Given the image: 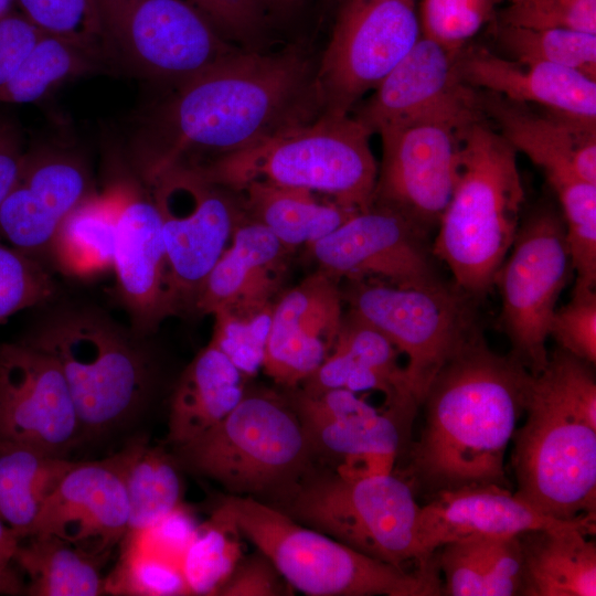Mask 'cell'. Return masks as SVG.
<instances>
[{
    "mask_svg": "<svg viewBox=\"0 0 596 596\" xmlns=\"http://www.w3.org/2000/svg\"><path fill=\"white\" fill-rule=\"evenodd\" d=\"M317 63L298 47L241 50L175 87L139 137L146 179L190 155L214 159L319 117Z\"/></svg>",
    "mask_w": 596,
    "mask_h": 596,
    "instance_id": "obj_1",
    "label": "cell"
},
{
    "mask_svg": "<svg viewBox=\"0 0 596 596\" xmlns=\"http://www.w3.org/2000/svg\"><path fill=\"white\" fill-rule=\"evenodd\" d=\"M533 380L511 353L494 352L477 324L422 401L424 424L409 453L412 482L430 496L462 487H507L505 453Z\"/></svg>",
    "mask_w": 596,
    "mask_h": 596,
    "instance_id": "obj_2",
    "label": "cell"
},
{
    "mask_svg": "<svg viewBox=\"0 0 596 596\" xmlns=\"http://www.w3.org/2000/svg\"><path fill=\"white\" fill-rule=\"evenodd\" d=\"M517 155L485 117L467 127L458 178L432 252L469 297L492 288L520 226L524 189Z\"/></svg>",
    "mask_w": 596,
    "mask_h": 596,
    "instance_id": "obj_3",
    "label": "cell"
},
{
    "mask_svg": "<svg viewBox=\"0 0 596 596\" xmlns=\"http://www.w3.org/2000/svg\"><path fill=\"white\" fill-rule=\"evenodd\" d=\"M370 136L350 115H320L240 151L185 167L235 192L266 182L309 190L361 211L372 204L379 170Z\"/></svg>",
    "mask_w": 596,
    "mask_h": 596,
    "instance_id": "obj_4",
    "label": "cell"
},
{
    "mask_svg": "<svg viewBox=\"0 0 596 596\" xmlns=\"http://www.w3.org/2000/svg\"><path fill=\"white\" fill-rule=\"evenodd\" d=\"M225 500L243 536L270 560L289 586L306 595H441L438 567H396L304 525L256 498L228 496Z\"/></svg>",
    "mask_w": 596,
    "mask_h": 596,
    "instance_id": "obj_5",
    "label": "cell"
},
{
    "mask_svg": "<svg viewBox=\"0 0 596 596\" xmlns=\"http://www.w3.org/2000/svg\"><path fill=\"white\" fill-rule=\"evenodd\" d=\"M280 497L277 509L366 556L401 568L437 566L418 542L413 489L393 472L348 477L309 469Z\"/></svg>",
    "mask_w": 596,
    "mask_h": 596,
    "instance_id": "obj_6",
    "label": "cell"
},
{
    "mask_svg": "<svg viewBox=\"0 0 596 596\" xmlns=\"http://www.w3.org/2000/svg\"><path fill=\"white\" fill-rule=\"evenodd\" d=\"M23 343L57 363L83 433L117 428L143 406L151 385L147 354L106 317L65 310L38 326Z\"/></svg>",
    "mask_w": 596,
    "mask_h": 596,
    "instance_id": "obj_7",
    "label": "cell"
},
{
    "mask_svg": "<svg viewBox=\"0 0 596 596\" xmlns=\"http://www.w3.org/2000/svg\"><path fill=\"white\" fill-rule=\"evenodd\" d=\"M177 449L191 471L253 498L281 496L313 457L290 401L274 392L245 393L222 421Z\"/></svg>",
    "mask_w": 596,
    "mask_h": 596,
    "instance_id": "obj_8",
    "label": "cell"
},
{
    "mask_svg": "<svg viewBox=\"0 0 596 596\" xmlns=\"http://www.w3.org/2000/svg\"><path fill=\"white\" fill-rule=\"evenodd\" d=\"M524 415L512 437L514 494L554 519L596 518V428L545 370L534 375Z\"/></svg>",
    "mask_w": 596,
    "mask_h": 596,
    "instance_id": "obj_9",
    "label": "cell"
},
{
    "mask_svg": "<svg viewBox=\"0 0 596 596\" xmlns=\"http://www.w3.org/2000/svg\"><path fill=\"white\" fill-rule=\"evenodd\" d=\"M483 117L465 85L436 106L382 129L372 203L398 212L428 234L453 194L467 127Z\"/></svg>",
    "mask_w": 596,
    "mask_h": 596,
    "instance_id": "obj_10",
    "label": "cell"
},
{
    "mask_svg": "<svg viewBox=\"0 0 596 596\" xmlns=\"http://www.w3.org/2000/svg\"><path fill=\"white\" fill-rule=\"evenodd\" d=\"M341 290L349 309L406 358L405 374L418 406L439 369L478 324L469 296L443 280L416 287L347 280Z\"/></svg>",
    "mask_w": 596,
    "mask_h": 596,
    "instance_id": "obj_11",
    "label": "cell"
},
{
    "mask_svg": "<svg viewBox=\"0 0 596 596\" xmlns=\"http://www.w3.org/2000/svg\"><path fill=\"white\" fill-rule=\"evenodd\" d=\"M570 267L563 217L543 206L520 223L496 275L493 286L501 299L498 326L510 342V353L533 375L549 362L550 323Z\"/></svg>",
    "mask_w": 596,
    "mask_h": 596,
    "instance_id": "obj_12",
    "label": "cell"
},
{
    "mask_svg": "<svg viewBox=\"0 0 596 596\" xmlns=\"http://www.w3.org/2000/svg\"><path fill=\"white\" fill-rule=\"evenodd\" d=\"M113 49L140 74L175 87L243 50L187 0H98Z\"/></svg>",
    "mask_w": 596,
    "mask_h": 596,
    "instance_id": "obj_13",
    "label": "cell"
},
{
    "mask_svg": "<svg viewBox=\"0 0 596 596\" xmlns=\"http://www.w3.org/2000/svg\"><path fill=\"white\" fill-rule=\"evenodd\" d=\"M414 0H349L317 63L321 115H350L418 40Z\"/></svg>",
    "mask_w": 596,
    "mask_h": 596,
    "instance_id": "obj_14",
    "label": "cell"
},
{
    "mask_svg": "<svg viewBox=\"0 0 596 596\" xmlns=\"http://www.w3.org/2000/svg\"><path fill=\"white\" fill-rule=\"evenodd\" d=\"M158 207L177 311L193 307L245 212L236 192L185 166L148 181Z\"/></svg>",
    "mask_w": 596,
    "mask_h": 596,
    "instance_id": "obj_15",
    "label": "cell"
},
{
    "mask_svg": "<svg viewBox=\"0 0 596 596\" xmlns=\"http://www.w3.org/2000/svg\"><path fill=\"white\" fill-rule=\"evenodd\" d=\"M426 237L398 212L372 203L307 248L318 269L338 280L416 287L441 280Z\"/></svg>",
    "mask_w": 596,
    "mask_h": 596,
    "instance_id": "obj_16",
    "label": "cell"
},
{
    "mask_svg": "<svg viewBox=\"0 0 596 596\" xmlns=\"http://www.w3.org/2000/svg\"><path fill=\"white\" fill-rule=\"evenodd\" d=\"M83 434L57 363L25 344L0 345V441L64 457Z\"/></svg>",
    "mask_w": 596,
    "mask_h": 596,
    "instance_id": "obj_17",
    "label": "cell"
},
{
    "mask_svg": "<svg viewBox=\"0 0 596 596\" xmlns=\"http://www.w3.org/2000/svg\"><path fill=\"white\" fill-rule=\"evenodd\" d=\"M290 403L304 427L312 456L334 461L342 476L393 472L409 424L395 412H380L347 389L318 394L295 391Z\"/></svg>",
    "mask_w": 596,
    "mask_h": 596,
    "instance_id": "obj_18",
    "label": "cell"
},
{
    "mask_svg": "<svg viewBox=\"0 0 596 596\" xmlns=\"http://www.w3.org/2000/svg\"><path fill=\"white\" fill-rule=\"evenodd\" d=\"M128 530L121 453L75 462L42 505L28 538L54 535L99 557Z\"/></svg>",
    "mask_w": 596,
    "mask_h": 596,
    "instance_id": "obj_19",
    "label": "cell"
},
{
    "mask_svg": "<svg viewBox=\"0 0 596 596\" xmlns=\"http://www.w3.org/2000/svg\"><path fill=\"white\" fill-rule=\"evenodd\" d=\"M339 281L318 269L277 297L262 364L275 383L297 387L332 351L344 315Z\"/></svg>",
    "mask_w": 596,
    "mask_h": 596,
    "instance_id": "obj_20",
    "label": "cell"
},
{
    "mask_svg": "<svg viewBox=\"0 0 596 596\" xmlns=\"http://www.w3.org/2000/svg\"><path fill=\"white\" fill-rule=\"evenodd\" d=\"M113 269L137 333L178 313L158 207L151 195L120 182Z\"/></svg>",
    "mask_w": 596,
    "mask_h": 596,
    "instance_id": "obj_21",
    "label": "cell"
},
{
    "mask_svg": "<svg viewBox=\"0 0 596 596\" xmlns=\"http://www.w3.org/2000/svg\"><path fill=\"white\" fill-rule=\"evenodd\" d=\"M88 177L74 157L23 155L19 179L0 204V234L35 259L47 251L61 223L87 195Z\"/></svg>",
    "mask_w": 596,
    "mask_h": 596,
    "instance_id": "obj_22",
    "label": "cell"
},
{
    "mask_svg": "<svg viewBox=\"0 0 596 596\" xmlns=\"http://www.w3.org/2000/svg\"><path fill=\"white\" fill-rule=\"evenodd\" d=\"M477 91L483 117L514 148L540 167L550 185L578 179L596 184V123L536 111L493 93Z\"/></svg>",
    "mask_w": 596,
    "mask_h": 596,
    "instance_id": "obj_23",
    "label": "cell"
},
{
    "mask_svg": "<svg viewBox=\"0 0 596 596\" xmlns=\"http://www.w3.org/2000/svg\"><path fill=\"white\" fill-rule=\"evenodd\" d=\"M596 518H551L507 487L497 485L440 490L421 505L417 536L424 555L433 558L445 543L483 535H518L524 532L596 523Z\"/></svg>",
    "mask_w": 596,
    "mask_h": 596,
    "instance_id": "obj_24",
    "label": "cell"
},
{
    "mask_svg": "<svg viewBox=\"0 0 596 596\" xmlns=\"http://www.w3.org/2000/svg\"><path fill=\"white\" fill-rule=\"evenodd\" d=\"M456 71L473 89L596 123V79L578 71L503 57L468 44L456 55Z\"/></svg>",
    "mask_w": 596,
    "mask_h": 596,
    "instance_id": "obj_25",
    "label": "cell"
},
{
    "mask_svg": "<svg viewBox=\"0 0 596 596\" xmlns=\"http://www.w3.org/2000/svg\"><path fill=\"white\" fill-rule=\"evenodd\" d=\"M289 252L268 228L244 214L205 278L193 308L213 315L255 311L275 304Z\"/></svg>",
    "mask_w": 596,
    "mask_h": 596,
    "instance_id": "obj_26",
    "label": "cell"
},
{
    "mask_svg": "<svg viewBox=\"0 0 596 596\" xmlns=\"http://www.w3.org/2000/svg\"><path fill=\"white\" fill-rule=\"evenodd\" d=\"M457 53L419 36L359 107L354 118L371 135L379 134L441 103L465 86L456 71Z\"/></svg>",
    "mask_w": 596,
    "mask_h": 596,
    "instance_id": "obj_27",
    "label": "cell"
},
{
    "mask_svg": "<svg viewBox=\"0 0 596 596\" xmlns=\"http://www.w3.org/2000/svg\"><path fill=\"white\" fill-rule=\"evenodd\" d=\"M596 523L519 534L520 596H595Z\"/></svg>",
    "mask_w": 596,
    "mask_h": 596,
    "instance_id": "obj_28",
    "label": "cell"
},
{
    "mask_svg": "<svg viewBox=\"0 0 596 596\" xmlns=\"http://www.w3.org/2000/svg\"><path fill=\"white\" fill-rule=\"evenodd\" d=\"M245 376L214 344L182 372L170 402L168 443L182 446L222 421L245 394Z\"/></svg>",
    "mask_w": 596,
    "mask_h": 596,
    "instance_id": "obj_29",
    "label": "cell"
},
{
    "mask_svg": "<svg viewBox=\"0 0 596 596\" xmlns=\"http://www.w3.org/2000/svg\"><path fill=\"white\" fill-rule=\"evenodd\" d=\"M237 193L245 214L289 251L319 241L360 211L309 190L266 182H251Z\"/></svg>",
    "mask_w": 596,
    "mask_h": 596,
    "instance_id": "obj_30",
    "label": "cell"
},
{
    "mask_svg": "<svg viewBox=\"0 0 596 596\" xmlns=\"http://www.w3.org/2000/svg\"><path fill=\"white\" fill-rule=\"evenodd\" d=\"M120 182L87 195L61 223L50 249L67 275L91 277L113 268Z\"/></svg>",
    "mask_w": 596,
    "mask_h": 596,
    "instance_id": "obj_31",
    "label": "cell"
},
{
    "mask_svg": "<svg viewBox=\"0 0 596 596\" xmlns=\"http://www.w3.org/2000/svg\"><path fill=\"white\" fill-rule=\"evenodd\" d=\"M75 465L31 446L0 441V520L26 539L49 494Z\"/></svg>",
    "mask_w": 596,
    "mask_h": 596,
    "instance_id": "obj_32",
    "label": "cell"
},
{
    "mask_svg": "<svg viewBox=\"0 0 596 596\" xmlns=\"http://www.w3.org/2000/svg\"><path fill=\"white\" fill-rule=\"evenodd\" d=\"M120 453L128 501L127 533H138L182 503L183 482L175 458L145 439H137Z\"/></svg>",
    "mask_w": 596,
    "mask_h": 596,
    "instance_id": "obj_33",
    "label": "cell"
},
{
    "mask_svg": "<svg viewBox=\"0 0 596 596\" xmlns=\"http://www.w3.org/2000/svg\"><path fill=\"white\" fill-rule=\"evenodd\" d=\"M96 558L57 536L33 535L13 561L29 577V595L96 596L105 593Z\"/></svg>",
    "mask_w": 596,
    "mask_h": 596,
    "instance_id": "obj_34",
    "label": "cell"
},
{
    "mask_svg": "<svg viewBox=\"0 0 596 596\" xmlns=\"http://www.w3.org/2000/svg\"><path fill=\"white\" fill-rule=\"evenodd\" d=\"M102 60L72 40L44 32L0 89V103H33L58 84L94 72Z\"/></svg>",
    "mask_w": 596,
    "mask_h": 596,
    "instance_id": "obj_35",
    "label": "cell"
},
{
    "mask_svg": "<svg viewBox=\"0 0 596 596\" xmlns=\"http://www.w3.org/2000/svg\"><path fill=\"white\" fill-rule=\"evenodd\" d=\"M242 532L224 500L198 525L183 560L182 571L190 595H217L242 560Z\"/></svg>",
    "mask_w": 596,
    "mask_h": 596,
    "instance_id": "obj_36",
    "label": "cell"
},
{
    "mask_svg": "<svg viewBox=\"0 0 596 596\" xmlns=\"http://www.w3.org/2000/svg\"><path fill=\"white\" fill-rule=\"evenodd\" d=\"M507 57L558 65L596 79V34L566 29H531L494 22Z\"/></svg>",
    "mask_w": 596,
    "mask_h": 596,
    "instance_id": "obj_37",
    "label": "cell"
},
{
    "mask_svg": "<svg viewBox=\"0 0 596 596\" xmlns=\"http://www.w3.org/2000/svg\"><path fill=\"white\" fill-rule=\"evenodd\" d=\"M553 190L562 209L571 266L576 272L574 287L595 288L596 184L574 179Z\"/></svg>",
    "mask_w": 596,
    "mask_h": 596,
    "instance_id": "obj_38",
    "label": "cell"
},
{
    "mask_svg": "<svg viewBox=\"0 0 596 596\" xmlns=\"http://www.w3.org/2000/svg\"><path fill=\"white\" fill-rule=\"evenodd\" d=\"M126 538L119 563L105 578V593L137 596L190 595L181 564Z\"/></svg>",
    "mask_w": 596,
    "mask_h": 596,
    "instance_id": "obj_39",
    "label": "cell"
},
{
    "mask_svg": "<svg viewBox=\"0 0 596 596\" xmlns=\"http://www.w3.org/2000/svg\"><path fill=\"white\" fill-rule=\"evenodd\" d=\"M26 15L46 33L76 42L104 57L113 49L98 0H17Z\"/></svg>",
    "mask_w": 596,
    "mask_h": 596,
    "instance_id": "obj_40",
    "label": "cell"
},
{
    "mask_svg": "<svg viewBox=\"0 0 596 596\" xmlns=\"http://www.w3.org/2000/svg\"><path fill=\"white\" fill-rule=\"evenodd\" d=\"M227 41L246 51H265L279 20L268 0H187Z\"/></svg>",
    "mask_w": 596,
    "mask_h": 596,
    "instance_id": "obj_41",
    "label": "cell"
},
{
    "mask_svg": "<svg viewBox=\"0 0 596 596\" xmlns=\"http://www.w3.org/2000/svg\"><path fill=\"white\" fill-rule=\"evenodd\" d=\"M333 349L353 363L372 369L387 379L403 397L415 403L395 345L375 327L348 309ZM418 406V405H417Z\"/></svg>",
    "mask_w": 596,
    "mask_h": 596,
    "instance_id": "obj_42",
    "label": "cell"
},
{
    "mask_svg": "<svg viewBox=\"0 0 596 596\" xmlns=\"http://www.w3.org/2000/svg\"><path fill=\"white\" fill-rule=\"evenodd\" d=\"M274 305L248 312L217 311L210 342L221 350L245 377L262 369Z\"/></svg>",
    "mask_w": 596,
    "mask_h": 596,
    "instance_id": "obj_43",
    "label": "cell"
},
{
    "mask_svg": "<svg viewBox=\"0 0 596 596\" xmlns=\"http://www.w3.org/2000/svg\"><path fill=\"white\" fill-rule=\"evenodd\" d=\"M501 0H422L423 35L457 53L494 17Z\"/></svg>",
    "mask_w": 596,
    "mask_h": 596,
    "instance_id": "obj_44",
    "label": "cell"
},
{
    "mask_svg": "<svg viewBox=\"0 0 596 596\" xmlns=\"http://www.w3.org/2000/svg\"><path fill=\"white\" fill-rule=\"evenodd\" d=\"M53 292L54 284L36 259L0 243V323Z\"/></svg>",
    "mask_w": 596,
    "mask_h": 596,
    "instance_id": "obj_45",
    "label": "cell"
},
{
    "mask_svg": "<svg viewBox=\"0 0 596 596\" xmlns=\"http://www.w3.org/2000/svg\"><path fill=\"white\" fill-rule=\"evenodd\" d=\"M496 22L596 34V0H509Z\"/></svg>",
    "mask_w": 596,
    "mask_h": 596,
    "instance_id": "obj_46",
    "label": "cell"
},
{
    "mask_svg": "<svg viewBox=\"0 0 596 596\" xmlns=\"http://www.w3.org/2000/svg\"><path fill=\"white\" fill-rule=\"evenodd\" d=\"M490 536L472 535L441 545L436 558L444 574L441 595L485 596Z\"/></svg>",
    "mask_w": 596,
    "mask_h": 596,
    "instance_id": "obj_47",
    "label": "cell"
},
{
    "mask_svg": "<svg viewBox=\"0 0 596 596\" xmlns=\"http://www.w3.org/2000/svg\"><path fill=\"white\" fill-rule=\"evenodd\" d=\"M552 337L563 350L592 363L596 362V291L574 287L570 301L556 309L551 323Z\"/></svg>",
    "mask_w": 596,
    "mask_h": 596,
    "instance_id": "obj_48",
    "label": "cell"
},
{
    "mask_svg": "<svg viewBox=\"0 0 596 596\" xmlns=\"http://www.w3.org/2000/svg\"><path fill=\"white\" fill-rule=\"evenodd\" d=\"M198 525L193 514L182 503L142 532L127 533L147 550L177 562L182 566L183 556L192 542Z\"/></svg>",
    "mask_w": 596,
    "mask_h": 596,
    "instance_id": "obj_49",
    "label": "cell"
},
{
    "mask_svg": "<svg viewBox=\"0 0 596 596\" xmlns=\"http://www.w3.org/2000/svg\"><path fill=\"white\" fill-rule=\"evenodd\" d=\"M521 577L519 534L490 536L485 596H520Z\"/></svg>",
    "mask_w": 596,
    "mask_h": 596,
    "instance_id": "obj_50",
    "label": "cell"
},
{
    "mask_svg": "<svg viewBox=\"0 0 596 596\" xmlns=\"http://www.w3.org/2000/svg\"><path fill=\"white\" fill-rule=\"evenodd\" d=\"M286 581L262 552L242 557L217 595L276 596L287 590Z\"/></svg>",
    "mask_w": 596,
    "mask_h": 596,
    "instance_id": "obj_51",
    "label": "cell"
},
{
    "mask_svg": "<svg viewBox=\"0 0 596 596\" xmlns=\"http://www.w3.org/2000/svg\"><path fill=\"white\" fill-rule=\"evenodd\" d=\"M44 33L23 13L0 17V89L11 79Z\"/></svg>",
    "mask_w": 596,
    "mask_h": 596,
    "instance_id": "obj_52",
    "label": "cell"
},
{
    "mask_svg": "<svg viewBox=\"0 0 596 596\" xmlns=\"http://www.w3.org/2000/svg\"><path fill=\"white\" fill-rule=\"evenodd\" d=\"M23 155L13 128L0 125V204L17 183Z\"/></svg>",
    "mask_w": 596,
    "mask_h": 596,
    "instance_id": "obj_53",
    "label": "cell"
},
{
    "mask_svg": "<svg viewBox=\"0 0 596 596\" xmlns=\"http://www.w3.org/2000/svg\"><path fill=\"white\" fill-rule=\"evenodd\" d=\"M20 544V539L0 520V564L9 565Z\"/></svg>",
    "mask_w": 596,
    "mask_h": 596,
    "instance_id": "obj_54",
    "label": "cell"
},
{
    "mask_svg": "<svg viewBox=\"0 0 596 596\" xmlns=\"http://www.w3.org/2000/svg\"><path fill=\"white\" fill-rule=\"evenodd\" d=\"M22 592L21 582L9 565L0 564V594L15 595Z\"/></svg>",
    "mask_w": 596,
    "mask_h": 596,
    "instance_id": "obj_55",
    "label": "cell"
},
{
    "mask_svg": "<svg viewBox=\"0 0 596 596\" xmlns=\"http://www.w3.org/2000/svg\"><path fill=\"white\" fill-rule=\"evenodd\" d=\"M279 20L289 18L302 7L305 0H268Z\"/></svg>",
    "mask_w": 596,
    "mask_h": 596,
    "instance_id": "obj_56",
    "label": "cell"
},
{
    "mask_svg": "<svg viewBox=\"0 0 596 596\" xmlns=\"http://www.w3.org/2000/svg\"><path fill=\"white\" fill-rule=\"evenodd\" d=\"M12 0H0V17L9 12Z\"/></svg>",
    "mask_w": 596,
    "mask_h": 596,
    "instance_id": "obj_57",
    "label": "cell"
}]
</instances>
